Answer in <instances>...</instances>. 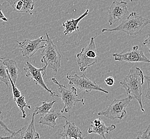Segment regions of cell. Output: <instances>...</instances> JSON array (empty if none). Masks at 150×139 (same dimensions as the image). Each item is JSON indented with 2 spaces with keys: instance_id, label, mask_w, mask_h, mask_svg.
<instances>
[{
  "instance_id": "obj_5",
  "label": "cell",
  "mask_w": 150,
  "mask_h": 139,
  "mask_svg": "<svg viewBox=\"0 0 150 139\" xmlns=\"http://www.w3.org/2000/svg\"><path fill=\"white\" fill-rule=\"evenodd\" d=\"M133 98L128 95L123 99H114L112 103L105 110L98 113V116H102L111 121L116 119L122 120L126 115V108Z\"/></svg>"
},
{
  "instance_id": "obj_19",
  "label": "cell",
  "mask_w": 150,
  "mask_h": 139,
  "mask_svg": "<svg viewBox=\"0 0 150 139\" xmlns=\"http://www.w3.org/2000/svg\"><path fill=\"white\" fill-rule=\"evenodd\" d=\"M56 101H52L50 102H47V101H43L42 103V105L39 106H36L34 110V112L36 115H39L40 116H44L49 112L54 103H56Z\"/></svg>"
},
{
  "instance_id": "obj_25",
  "label": "cell",
  "mask_w": 150,
  "mask_h": 139,
  "mask_svg": "<svg viewBox=\"0 0 150 139\" xmlns=\"http://www.w3.org/2000/svg\"><path fill=\"white\" fill-rule=\"evenodd\" d=\"M147 83V91L146 94L145 95V98L147 99L150 101V77L148 76H144Z\"/></svg>"
},
{
  "instance_id": "obj_12",
  "label": "cell",
  "mask_w": 150,
  "mask_h": 139,
  "mask_svg": "<svg viewBox=\"0 0 150 139\" xmlns=\"http://www.w3.org/2000/svg\"><path fill=\"white\" fill-rule=\"evenodd\" d=\"M35 113L34 112L32 115V119L30 124L29 125L27 130L23 132L24 127L21 129L15 132L14 130V133L11 134V136H9L8 139H38L40 138L39 134L36 132L35 127Z\"/></svg>"
},
{
  "instance_id": "obj_3",
  "label": "cell",
  "mask_w": 150,
  "mask_h": 139,
  "mask_svg": "<svg viewBox=\"0 0 150 139\" xmlns=\"http://www.w3.org/2000/svg\"><path fill=\"white\" fill-rule=\"evenodd\" d=\"M45 35L47 39L45 44V47L42 50L41 62L45 64L47 68L51 69L55 72H57L61 67L62 55L47 33Z\"/></svg>"
},
{
  "instance_id": "obj_2",
  "label": "cell",
  "mask_w": 150,
  "mask_h": 139,
  "mask_svg": "<svg viewBox=\"0 0 150 139\" xmlns=\"http://www.w3.org/2000/svg\"><path fill=\"white\" fill-rule=\"evenodd\" d=\"M149 24L150 19L143 18L136 12H132L117 27L112 29L104 28L102 32H122L129 36H135L141 34L145 26Z\"/></svg>"
},
{
  "instance_id": "obj_27",
  "label": "cell",
  "mask_w": 150,
  "mask_h": 139,
  "mask_svg": "<svg viewBox=\"0 0 150 139\" xmlns=\"http://www.w3.org/2000/svg\"><path fill=\"white\" fill-rule=\"evenodd\" d=\"M143 44L144 45L146 46L149 48V52L150 54V34L149 35V36L145 40L144 42L143 43Z\"/></svg>"
},
{
  "instance_id": "obj_13",
  "label": "cell",
  "mask_w": 150,
  "mask_h": 139,
  "mask_svg": "<svg viewBox=\"0 0 150 139\" xmlns=\"http://www.w3.org/2000/svg\"><path fill=\"white\" fill-rule=\"evenodd\" d=\"M11 6L14 11L17 12L28 13L33 15L34 9L33 0H5Z\"/></svg>"
},
{
  "instance_id": "obj_29",
  "label": "cell",
  "mask_w": 150,
  "mask_h": 139,
  "mask_svg": "<svg viewBox=\"0 0 150 139\" xmlns=\"http://www.w3.org/2000/svg\"><path fill=\"white\" fill-rule=\"evenodd\" d=\"M8 136H6V137H3V136H0V139H7Z\"/></svg>"
},
{
  "instance_id": "obj_23",
  "label": "cell",
  "mask_w": 150,
  "mask_h": 139,
  "mask_svg": "<svg viewBox=\"0 0 150 139\" xmlns=\"http://www.w3.org/2000/svg\"><path fill=\"white\" fill-rule=\"evenodd\" d=\"M137 139H150V124L146 130L144 131H141L136 137Z\"/></svg>"
},
{
  "instance_id": "obj_28",
  "label": "cell",
  "mask_w": 150,
  "mask_h": 139,
  "mask_svg": "<svg viewBox=\"0 0 150 139\" xmlns=\"http://www.w3.org/2000/svg\"><path fill=\"white\" fill-rule=\"evenodd\" d=\"M0 20H2L4 21H8V19L4 16L1 8H0Z\"/></svg>"
},
{
  "instance_id": "obj_24",
  "label": "cell",
  "mask_w": 150,
  "mask_h": 139,
  "mask_svg": "<svg viewBox=\"0 0 150 139\" xmlns=\"http://www.w3.org/2000/svg\"><path fill=\"white\" fill-rule=\"evenodd\" d=\"M2 112L0 111V126L2 127L4 130L8 132L11 134H13V133H14V130H11L10 129H9L8 126L5 124V123H4V121H3V117L2 116Z\"/></svg>"
},
{
  "instance_id": "obj_22",
  "label": "cell",
  "mask_w": 150,
  "mask_h": 139,
  "mask_svg": "<svg viewBox=\"0 0 150 139\" xmlns=\"http://www.w3.org/2000/svg\"><path fill=\"white\" fill-rule=\"evenodd\" d=\"M7 73H8V77H9L10 82L11 83V86H12V94H13V99H15L16 98H17V97H19L21 96V91L18 89V88L16 86V84L12 82L11 79L10 77L9 76V73L8 72V70H7Z\"/></svg>"
},
{
  "instance_id": "obj_1",
  "label": "cell",
  "mask_w": 150,
  "mask_h": 139,
  "mask_svg": "<svg viewBox=\"0 0 150 139\" xmlns=\"http://www.w3.org/2000/svg\"><path fill=\"white\" fill-rule=\"evenodd\" d=\"M144 79L142 70L139 67H136L130 70L128 74L120 82L127 94L138 101L142 112H145L142 102V86L144 84Z\"/></svg>"
},
{
  "instance_id": "obj_18",
  "label": "cell",
  "mask_w": 150,
  "mask_h": 139,
  "mask_svg": "<svg viewBox=\"0 0 150 139\" xmlns=\"http://www.w3.org/2000/svg\"><path fill=\"white\" fill-rule=\"evenodd\" d=\"M116 129L115 125L113 124L110 126L108 127L104 121H103L102 124H100L98 126H95L91 124L90 127L88 129V132L89 134L94 133L99 135V136H101L103 139H106L105 134H108L109 132L113 131Z\"/></svg>"
},
{
  "instance_id": "obj_4",
  "label": "cell",
  "mask_w": 150,
  "mask_h": 139,
  "mask_svg": "<svg viewBox=\"0 0 150 139\" xmlns=\"http://www.w3.org/2000/svg\"><path fill=\"white\" fill-rule=\"evenodd\" d=\"M51 80L54 84L58 86V91L59 93V97H60L64 104L63 108L60 111L62 113L69 112L70 110L78 102H81L83 105H84V99L78 98L76 88L73 86L71 88H69L62 83L58 82L54 77L51 79Z\"/></svg>"
},
{
  "instance_id": "obj_16",
  "label": "cell",
  "mask_w": 150,
  "mask_h": 139,
  "mask_svg": "<svg viewBox=\"0 0 150 139\" xmlns=\"http://www.w3.org/2000/svg\"><path fill=\"white\" fill-rule=\"evenodd\" d=\"M89 12V10L87 9L86 11L80 16L79 17L76 19H71L69 21H67L66 22L63 23V26L64 27V33L65 35H67L70 33H73L74 31L79 30V23L81 20L86 17Z\"/></svg>"
},
{
  "instance_id": "obj_20",
  "label": "cell",
  "mask_w": 150,
  "mask_h": 139,
  "mask_svg": "<svg viewBox=\"0 0 150 139\" xmlns=\"http://www.w3.org/2000/svg\"><path fill=\"white\" fill-rule=\"evenodd\" d=\"M17 104V106H18L19 109L21 111L23 115L21 116V118L25 119L26 117V113L25 110V108H27L29 109H32V106L30 105H27L25 101V96L24 95L21 94V96L17 98H16L15 99H13Z\"/></svg>"
},
{
  "instance_id": "obj_8",
  "label": "cell",
  "mask_w": 150,
  "mask_h": 139,
  "mask_svg": "<svg viewBox=\"0 0 150 139\" xmlns=\"http://www.w3.org/2000/svg\"><path fill=\"white\" fill-rule=\"evenodd\" d=\"M47 66L45 65L41 68L38 69L33 66L29 62H26L24 67L25 76L34 82L36 85H39L45 90L49 92L52 97H59V95L51 90L47 87L43 80V77L46 74Z\"/></svg>"
},
{
  "instance_id": "obj_21",
  "label": "cell",
  "mask_w": 150,
  "mask_h": 139,
  "mask_svg": "<svg viewBox=\"0 0 150 139\" xmlns=\"http://www.w3.org/2000/svg\"><path fill=\"white\" fill-rule=\"evenodd\" d=\"M0 81L4 82L6 86L10 83L9 77L7 73V68L3 62V57L0 56Z\"/></svg>"
},
{
  "instance_id": "obj_6",
  "label": "cell",
  "mask_w": 150,
  "mask_h": 139,
  "mask_svg": "<svg viewBox=\"0 0 150 139\" xmlns=\"http://www.w3.org/2000/svg\"><path fill=\"white\" fill-rule=\"evenodd\" d=\"M98 52L96 48L95 38L92 37L86 47L82 49L81 52L76 55V62L81 72H84L89 67L97 62Z\"/></svg>"
},
{
  "instance_id": "obj_10",
  "label": "cell",
  "mask_w": 150,
  "mask_h": 139,
  "mask_svg": "<svg viewBox=\"0 0 150 139\" xmlns=\"http://www.w3.org/2000/svg\"><path fill=\"white\" fill-rule=\"evenodd\" d=\"M138 48V46L136 45L131 50L120 53H115L113 54L114 60L128 63L143 62L150 63V60L145 56L143 51L139 50Z\"/></svg>"
},
{
  "instance_id": "obj_15",
  "label": "cell",
  "mask_w": 150,
  "mask_h": 139,
  "mask_svg": "<svg viewBox=\"0 0 150 139\" xmlns=\"http://www.w3.org/2000/svg\"><path fill=\"white\" fill-rule=\"evenodd\" d=\"M59 118L67 119L66 117L61 112H57L55 110H50L47 114L41 116L39 123L42 125H47L54 128L57 125L56 119Z\"/></svg>"
},
{
  "instance_id": "obj_26",
  "label": "cell",
  "mask_w": 150,
  "mask_h": 139,
  "mask_svg": "<svg viewBox=\"0 0 150 139\" xmlns=\"http://www.w3.org/2000/svg\"><path fill=\"white\" fill-rule=\"evenodd\" d=\"M106 84L108 86H112L114 84V79L112 77H108L105 80Z\"/></svg>"
},
{
  "instance_id": "obj_7",
  "label": "cell",
  "mask_w": 150,
  "mask_h": 139,
  "mask_svg": "<svg viewBox=\"0 0 150 139\" xmlns=\"http://www.w3.org/2000/svg\"><path fill=\"white\" fill-rule=\"evenodd\" d=\"M66 78L69 80V85L74 86L75 87L78 88L81 91L89 93L91 91H95L108 94V91L103 89L95 81H92L87 78L84 74L81 76H79L76 74L74 75L67 74Z\"/></svg>"
},
{
  "instance_id": "obj_9",
  "label": "cell",
  "mask_w": 150,
  "mask_h": 139,
  "mask_svg": "<svg viewBox=\"0 0 150 139\" xmlns=\"http://www.w3.org/2000/svg\"><path fill=\"white\" fill-rule=\"evenodd\" d=\"M128 3L124 1H113L108 9V22L112 25L117 21H124L129 15Z\"/></svg>"
},
{
  "instance_id": "obj_14",
  "label": "cell",
  "mask_w": 150,
  "mask_h": 139,
  "mask_svg": "<svg viewBox=\"0 0 150 139\" xmlns=\"http://www.w3.org/2000/svg\"><path fill=\"white\" fill-rule=\"evenodd\" d=\"M64 130L60 135L62 139H83V134L81 130L76 126L73 122H70L66 119V123L64 125Z\"/></svg>"
},
{
  "instance_id": "obj_30",
  "label": "cell",
  "mask_w": 150,
  "mask_h": 139,
  "mask_svg": "<svg viewBox=\"0 0 150 139\" xmlns=\"http://www.w3.org/2000/svg\"><path fill=\"white\" fill-rule=\"evenodd\" d=\"M129 1H130L131 2H133V0H129Z\"/></svg>"
},
{
  "instance_id": "obj_17",
  "label": "cell",
  "mask_w": 150,
  "mask_h": 139,
  "mask_svg": "<svg viewBox=\"0 0 150 139\" xmlns=\"http://www.w3.org/2000/svg\"><path fill=\"white\" fill-rule=\"evenodd\" d=\"M3 62L6 66L8 72L12 82L16 84L19 74V67L17 62L13 59H8L5 57H3Z\"/></svg>"
},
{
  "instance_id": "obj_11",
  "label": "cell",
  "mask_w": 150,
  "mask_h": 139,
  "mask_svg": "<svg viewBox=\"0 0 150 139\" xmlns=\"http://www.w3.org/2000/svg\"><path fill=\"white\" fill-rule=\"evenodd\" d=\"M45 42L46 40L43 36L35 40L25 39L21 42L17 41L21 54L27 58L32 57L40 49L44 48L45 45H42V43Z\"/></svg>"
}]
</instances>
